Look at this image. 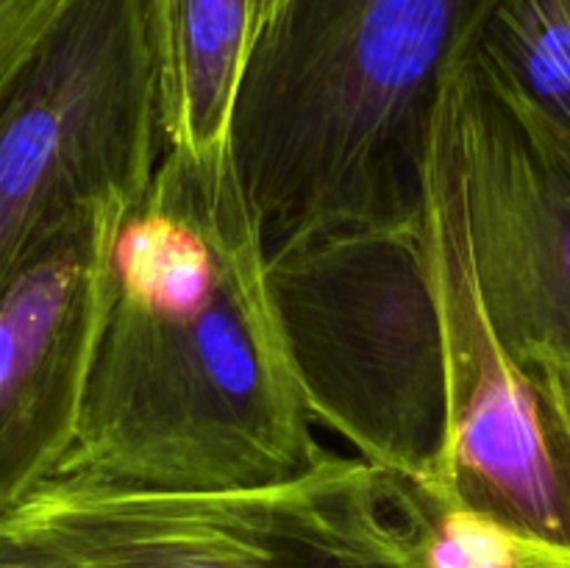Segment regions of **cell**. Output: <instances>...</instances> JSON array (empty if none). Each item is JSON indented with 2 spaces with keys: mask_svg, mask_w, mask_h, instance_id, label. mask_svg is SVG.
I'll list each match as a JSON object with an SVG mask.
<instances>
[{
  "mask_svg": "<svg viewBox=\"0 0 570 568\" xmlns=\"http://www.w3.org/2000/svg\"><path fill=\"white\" fill-rule=\"evenodd\" d=\"M0 568H98L53 540L0 516Z\"/></svg>",
  "mask_w": 570,
  "mask_h": 568,
  "instance_id": "cell-13",
  "label": "cell"
},
{
  "mask_svg": "<svg viewBox=\"0 0 570 568\" xmlns=\"http://www.w3.org/2000/svg\"><path fill=\"white\" fill-rule=\"evenodd\" d=\"M267 282L315 427L443 496L449 356L423 206L295 239L267 254Z\"/></svg>",
  "mask_w": 570,
  "mask_h": 568,
  "instance_id": "cell-3",
  "label": "cell"
},
{
  "mask_svg": "<svg viewBox=\"0 0 570 568\" xmlns=\"http://www.w3.org/2000/svg\"><path fill=\"white\" fill-rule=\"evenodd\" d=\"M284 0H254V37L271 22V17L282 9ZM254 42V39H250Z\"/></svg>",
  "mask_w": 570,
  "mask_h": 568,
  "instance_id": "cell-15",
  "label": "cell"
},
{
  "mask_svg": "<svg viewBox=\"0 0 570 568\" xmlns=\"http://www.w3.org/2000/svg\"><path fill=\"white\" fill-rule=\"evenodd\" d=\"M423 226L449 356L443 496L504 527L521 549L523 568H570V429L488 315L445 100L426 161Z\"/></svg>",
  "mask_w": 570,
  "mask_h": 568,
  "instance_id": "cell-6",
  "label": "cell"
},
{
  "mask_svg": "<svg viewBox=\"0 0 570 568\" xmlns=\"http://www.w3.org/2000/svg\"><path fill=\"white\" fill-rule=\"evenodd\" d=\"M468 56L570 137V0H484Z\"/></svg>",
  "mask_w": 570,
  "mask_h": 568,
  "instance_id": "cell-10",
  "label": "cell"
},
{
  "mask_svg": "<svg viewBox=\"0 0 570 568\" xmlns=\"http://www.w3.org/2000/svg\"><path fill=\"white\" fill-rule=\"evenodd\" d=\"M126 206H81L0 282V516L70 457L111 298Z\"/></svg>",
  "mask_w": 570,
  "mask_h": 568,
  "instance_id": "cell-8",
  "label": "cell"
},
{
  "mask_svg": "<svg viewBox=\"0 0 570 568\" xmlns=\"http://www.w3.org/2000/svg\"><path fill=\"white\" fill-rule=\"evenodd\" d=\"M443 100L490 321L523 365L570 362V137L471 56Z\"/></svg>",
  "mask_w": 570,
  "mask_h": 568,
  "instance_id": "cell-7",
  "label": "cell"
},
{
  "mask_svg": "<svg viewBox=\"0 0 570 568\" xmlns=\"http://www.w3.org/2000/svg\"><path fill=\"white\" fill-rule=\"evenodd\" d=\"M148 3L167 148L223 154L254 39V0Z\"/></svg>",
  "mask_w": 570,
  "mask_h": 568,
  "instance_id": "cell-9",
  "label": "cell"
},
{
  "mask_svg": "<svg viewBox=\"0 0 570 568\" xmlns=\"http://www.w3.org/2000/svg\"><path fill=\"white\" fill-rule=\"evenodd\" d=\"M167 150L148 0H72L0 106V282L81 206L134 209Z\"/></svg>",
  "mask_w": 570,
  "mask_h": 568,
  "instance_id": "cell-5",
  "label": "cell"
},
{
  "mask_svg": "<svg viewBox=\"0 0 570 568\" xmlns=\"http://www.w3.org/2000/svg\"><path fill=\"white\" fill-rule=\"evenodd\" d=\"M543 388L546 399L551 401L560 418L570 429V362H546V365H529Z\"/></svg>",
  "mask_w": 570,
  "mask_h": 568,
  "instance_id": "cell-14",
  "label": "cell"
},
{
  "mask_svg": "<svg viewBox=\"0 0 570 568\" xmlns=\"http://www.w3.org/2000/svg\"><path fill=\"white\" fill-rule=\"evenodd\" d=\"M484 0H284L250 42L232 156L267 254L415 221L440 104Z\"/></svg>",
  "mask_w": 570,
  "mask_h": 568,
  "instance_id": "cell-2",
  "label": "cell"
},
{
  "mask_svg": "<svg viewBox=\"0 0 570 568\" xmlns=\"http://www.w3.org/2000/svg\"><path fill=\"white\" fill-rule=\"evenodd\" d=\"M232 148H167L111 245L81 429L53 477L161 493L278 484L326 454Z\"/></svg>",
  "mask_w": 570,
  "mask_h": 568,
  "instance_id": "cell-1",
  "label": "cell"
},
{
  "mask_svg": "<svg viewBox=\"0 0 570 568\" xmlns=\"http://www.w3.org/2000/svg\"><path fill=\"white\" fill-rule=\"evenodd\" d=\"M390 488L417 568H523L521 549L493 518L399 473H390Z\"/></svg>",
  "mask_w": 570,
  "mask_h": 568,
  "instance_id": "cell-11",
  "label": "cell"
},
{
  "mask_svg": "<svg viewBox=\"0 0 570 568\" xmlns=\"http://www.w3.org/2000/svg\"><path fill=\"white\" fill-rule=\"evenodd\" d=\"M72 0H0V106Z\"/></svg>",
  "mask_w": 570,
  "mask_h": 568,
  "instance_id": "cell-12",
  "label": "cell"
},
{
  "mask_svg": "<svg viewBox=\"0 0 570 568\" xmlns=\"http://www.w3.org/2000/svg\"><path fill=\"white\" fill-rule=\"evenodd\" d=\"M3 516L98 568H417L387 473L332 449L301 477L223 493L50 477Z\"/></svg>",
  "mask_w": 570,
  "mask_h": 568,
  "instance_id": "cell-4",
  "label": "cell"
}]
</instances>
